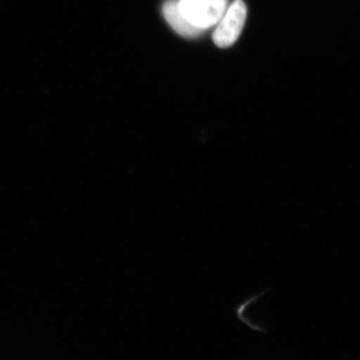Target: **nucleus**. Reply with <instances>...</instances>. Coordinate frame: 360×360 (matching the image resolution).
I'll use <instances>...</instances> for the list:
<instances>
[{"mask_svg": "<svg viewBox=\"0 0 360 360\" xmlns=\"http://www.w3.org/2000/svg\"><path fill=\"white\" fill-rule=\"evenodd\" d=\"M229 0H179L180 13L196 27L205 30L217 25Z\"/></svg>", "mask_w": 360, "mask_h": 360, "instance_id": "f257e3e1", "label": "nucleus"}, {"mask_svg": "<svg viewBox=\"0 0 360 360\" xmlns=\"http://www.w3.org/2000/svg\"><path fill=\"white\" fill-rule=\"evenodd\" d=\"M246 6L243 0H236L226 9L213 33V41L219 47H229L238 40L246 20Z\"/></svg>", "mask_w": 360, "mask_h": 360, "instance_id": "f03ea898", "label": "nucleus"}, {"mask_svg": "<svg viewBox=\"0 0 360 360\" xmlns=\"http://www.w3.org/2000/svg\"><path fill=\"white\" fill-rule=\"evenodd\" d=\"M162 11L163 15L169 25L182 37H196L202 33V30L189 22L184 14L180 13L179 0H168L163 6Z\"/></svg>", "mask_w": 360, "mask_h": 360, "instance_id": "7ed1b4c3", "label": "nucleus"}]
</instances>
